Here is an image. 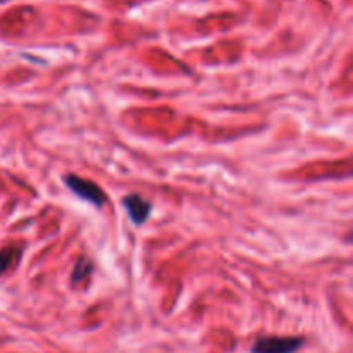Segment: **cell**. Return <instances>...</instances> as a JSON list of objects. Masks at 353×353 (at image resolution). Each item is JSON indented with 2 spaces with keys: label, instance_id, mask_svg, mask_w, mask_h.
I'll return each instance as SVG.
<instances>
[{
  "label": "cell",
  "instance_id": "6da1fadb",
  "mask_svg": "<svg viewBox=\"0 0 353 353\" xmlns=\"http://www.w3.org/2000/svg\"><path fill=\"white\" fill-rule=\"evenodd\" d=\"M303 343L300 336H268L255 341L252 353H296Z\"/></svg>",
  "mask_w": 353,
  "mask_h": 353
},
{
  "label": "cell",
  "instance_id": "7a4b0ae2",
  "mask_svg": "<svg viewBox=\"0 0 353 353\" xmlns=\"http://www.w3.org/2000/svg\"><path fill=\"white\" fill-rule=\"evenodd\" d=\"M64 183L74 195L86 200V202L93 203L95 207H102L103 202H105V195H103V192L100 190V186L88 181V179H83L79 178V176L71 174L64 179Z\"/></svg>",
  "mask_w": 353,
  "mask_h": 353
},
{
  "label": "cell",
  "instance_id": "3957f363",
  "mask_svg": "<svg viewBox=\"0 0 353 353\" xmlns=\"http://www.w3.org/2000/svg\"><path fill=\"white\" fill-rule=\"evenodd\" d=\"M123 205H124V209H126L130 219L133 221L137 226H141V224L148 219V216H150V210H152L150 202H147L145 199H141L140 195L124 196Z\"/></svg>",
  "mask_w": 353,
  "mask_h": 353
},
{
  "label": "cell",
  "instance_id": "277c9868",
  "mask_svg": "<svg viewBox=\"0 0 353 353\" xmlns=\"http://www.w3.org/2000/svg\"><path fill=\"white\" fill-rule=\"evenodd\" d=\"M93 271V264L88 259H81L78 261V264L74 265V271H72V283H81L83 279L88 278Z\"/></svg>",
  "mask_w": 353,
  "mask_h": 353
},
{
  "label": "cell",
  "instance_id": "5b68a950",
  "mask_svg": "<svg viewBox=\"0 0 353 353\" xmlns=\"http://www.w3.org/2000/svg\"><path fill=\"white\" fill-rule=\"evenodd\" d=\"M17 255H19V248L16 247H7L3 248V250H0V274H3V272L12 265V262L17 259Z\"/></svg>",
  "mask_w": 353,
  "mask_h": 353
},
{
  "label": "cell",
  "instance_id": "8992f818",
  "mask_svg": "<svg viewBox=\"0 0 353 353\" xmlns=\"http://www.w3.org/2000/svg\"><path fill=\"white\" fill-rule=\"evenodd\" d=\"M0 2H2V0H0Z\"/></svg>",
  "mask_w": 353,
  "mask_h": 353
}]
</instances>
